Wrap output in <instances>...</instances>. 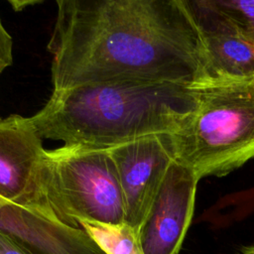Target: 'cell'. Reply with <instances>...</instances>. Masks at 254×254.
<instances>
[{
	"label": "cell",
	"instance_id": "cell-14",
	"mask_svg": "<svg viewBox=\"0 0 254 254\" xmlns=\"http://www.w3.org/2000/svg\"><path fill=\"white\" fill-rule=\"evenodd\" d=\"M239 254H254V243L241 248Z\"/></svg>",
	"mask_w": 254,
	"mask_h": 254
},
{
	"label": "cell",
	"instance_id": "cell-10",
	"mask_svg": "<svg viewBox=\"0 0 254 254\" xmlns=\"http://www.w3.org/2000/svg\"><path fill=\"white\" fill-rule=\"evenodd\" d=\"M79 226L106 254H144L139 232L125 222L108 224L84 220Z\"/></svg>",
	"mask_w": 254,
	"mask_h": 254
},
{
	"label": "cell",
	"instance_id": "cell-8",
	"mask_svg": "<svg viewBox=\"0 0 254 254\" xmlns=\"http://www.w3.org/2000/svg\"><path fill=\"white\" fill-rule=\"evenodd\" d=\"M0 232L30 254H106L82 227L31 206L1 202Z\"/></svg>",
	"mask_w": 254,
	"mask_h": 254
},
{
	"label": "cell",
	"instance_id": "cell-1",
	"mask_svg": "<svg viewBox=\"0 0 254 254\" xmlns=\"http://www.w3.org/2000/svg\"><path fill=\"white\" fill-rule=\"evenodd\" d=\"M54 90L139 79L199 86L206 51L185 0H58Z\"/></svg>",
	"mask_w": 254,
	"mask_h": 254
},
{
	"label": "cell",
	"instance_id": "cell-6",
	"mask_svg": "<svg viewBox=\"0 0 254 254\" xmlns=\"http://www.w3.org/2000/svg\"><path fill=\"white\" fill-rule=\"evenodd\" d=\"M198 180L174 160L139 230L144 254H179L190 225Z\"/></svg>",
	"mask_w": 254,
	"mask_h": 254
},
{
	"label": "cell",
	"instance_id": "cell-12",
	"mask_svg": "<svg viewBox=\"0 0 254 254\" xmlns=\"http://www.w3.org/2000/svg\"><path fill=\"white\" fill-rule=\"evenodd\" d=\"M13 41L0 17V75L13 63Z\"/></svg>",
	"mask_w": 254,
	"mask_h": 254
},
{
	"label": "cell",
	"instance_id": "cell-15",
	"mask_svg": "<svg viewBox=\"0 0 254 254\" xmlns=\"http://www.w3.org/2000/svg\"><path fill=\"white\" fill-rule=\"evenodd\" d=\"M0 203H1V201H0Z\"/></svg>",
	"mask_w": 254,
	"mask_h": 254
},
{
	"label": "cell",
	"instance_id": "cell-7",
	"mask_svg": "<svg viewBox=\"0 0 254 254\" xmlns=\"http://www.w3.org/2000/svg\"><path fill=\"white\" fill-rule=\"evenodd\" d=\"M45 151L30 117L11 114L0 118L1 202L26 206L35 203Z\"/></svg>",
	"mask_w": 254,
	"mask_h": 254
},
{
	"label": "cell",
	"instance_id": "cell-5",
	"mask_svg": "<svg viewBox=\"0 0 254 254\" xmlns=\"http://www.w3.org/2000/svg\"><path fill=\"white\" fill-rule=\"evenodd\" d=\"M124 202V222L139 232L175 160L170 135H150L108 149Z\"/></svg>",
	"mask_w": 254,
	"mask_h": 254
},
{
	"label": "cell",
	"instance_id": "cell-2",
	"mask_svg": "<svg viewBox=\"0 0 254 254\" xmlns=\"http://www.w3.org/2000/svg\"><path fill=\"white\" fill-rule=\"evenodd\" d=\"M197 105V86L125 79L54 90L31 118L42 139L110 149L150 135H172Z\"/></svg>",
	"mask_w": 254,
	"mask_h": 254
},
{
	"label": "cell",
	"instance_id": "cell-11",
	"mask_svg": "<svg viewBox=\"0 0 254 254\" xmlns=\"http://www.w3.org/2000/svg\"><path fill=\"white\" fill-rule=\"evenodd\" d=\"M215 6L254 42V0H212Z\"/></svg>",
	"mask_w": 254,
	"mask_h": 254
},
{
	"label": "cell",
	"instance_id": "cell-9",
	"mask_svg": "<svg viewBox=\"0 0 254 254\" xmlns=\"http://www.w3.org/2000/svg\"><path fill=\"white\" fill-rule=\"evenodd\" d=\"M201 36L211 79L254 75V42L212 0H185Z\"/></svg>",
	"mask_w": 254,
	"mask_h": 254
},
{
	"label": "cell",
	"instance_id": "cell-13",
	"mask_svg": "<svg viewBox=\"0 0 254 254\" xmlns=\"http://www.w3.org/2000/svg\"><path fill=\"white\" fill-rule=\"evenodd\" d=\"M0 254H30L0 232Z\"/></svg>",
	"mask_w": 254,
	"mask_h": 254
},
{
	"label": "cell",
	"instance_id": "cell-4",
	"mask_svg": "<svg viewBox=\"0 0 254 254\" xmlns=\"http://www.w3.org/2000/svg\"><path fill=\"white\" fill-rule=\"evenodd\" d=\"M31 207L73 227L84 220L123 223V196L109 150L64 145L46 150Z\"/></svg>",
	"mask_w": 254,
	"mask_h": 254
},
{
	"label": "cell",
	"instance_id": "cell-3",
	"mask_svg": "<svg viewBox=\"0 0 254 254\" xmlns=\"http://www.w3.org/2000/svg\"><path fill=\"white\" fill-rule=\"evenodd\" d=\"M170 139L175 160L198 181L254 160V75L197 86L195 111Z\"/></svg>",
	"mask_w": 254,
	"mask_h": 254
}]
</instances>
